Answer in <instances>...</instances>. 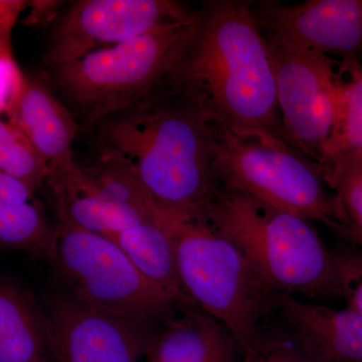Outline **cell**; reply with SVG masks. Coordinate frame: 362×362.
Listing matches in <instances>:
<instances>
[{
  "mask_svg": "<svg viewBox=\"0 0 362 362\" xmlns=\"http://www.w3.org/2000/svg\"><path fill=\"white\" fill-rule=\"evenodd\" d=\"M277 311L295 341L315 362H362V316L351 309H334L279 294Z\"/></svg>",
  "mask_w": 362,
  "mask_h": 362,
  "instance_id": "12",
  "label": "cell"
},
{
  "mask_svg": "<svg viewBox=\"0 0 362 362\" xmlns=\"http://www.w3.org/2000/svg\"><path fill=\"white\" fill-rule=\"evenodd\" d=\"M156 214L173 245L185 294L230 331L242 354L263 329L267 317L277 311L278 293L206 218H187L157 206Z\"/></svg>",
  "mask_w": 362,
  "mask_h": 362,
  "instance_id": "5",
  "label": "cell"
},
{
  "mask_svg": "<svg viewBox=\"0 0 362 362\" xmlns=\"http://www.w3.org/2000/svg\"><path fill=\"white\" fill-rule=\"evenodd\" d=\"M44 312L56 362H138L159 332L157 325L95 310L66 292L49 294Z\"/></svg>",
  "mask_w": 362,
  "mask_h": 362,
  "instance_id": "10",
  "label": "cell"
},
{
  "mask_svg": "<svg viewBox=\"0 0 362 362\" xmlns=\"http://www.w3.org/2000/svg\"><path fill=\"white\" fill-rule=\"evenodd\" d=\"M168 78L194 96L211 122L286 141L275 77L251 1L209 0Z\"/></svg>",
  "mask_w": 362,
  "mask_h": 362,
  "instance_id": "1",
  "label": "cell"
},
{
  "mask_svg": "<svg viewBox=\"0 0 362 362\" xmlns=\"http://www.w3.org/2000/svg\"><path fill=\"white\" fill-rule=\"evenodd\" d=\"M195 11L121 44L52 66V82L66 106L94 130L137 106L164 84L194 32Z\"/></svg>",
  "mask_w": 362,
  "mask_h": 362,
  "instance_id": "4",
  "label": "cell"
},
{
  "mask_svg": "<svg viewBox=\"0 0 362 362\" xmlns=\"http://www.w3.org/2000/svg\"><path fill=\"white\" fill-rule=\"evenodd\" d=\"M8 120L23 131L47 160L49 176L77 165L73 150L78 131L77 119L42 81L28 77L20 104Z\"/></svg>",
  "mask_w": 362,
  "mask_h": 362,
  "instance_id": "13",
  "label": "cell"
},
{
  "mask_svg": "<svg viewBox=\"0 0 362 362\" xmlns=\"http://www.w3.org/2000/svg\"><path fill=\"white\" fill-rule=\"evenodd\" d=\"M56 199L58 218L88 232L110 235L152 218L153 211L115 204L63 180H47Z\"/></svg>",
  "mask_w": 362,
  "mask_h": 362,
  "instance_id": "18",
  "label": "cell"
},
{
  "mask_svg": "<svg viewBox=\"0 0 362 362\" xmlns=\"http://www.w3.org/2000/svg\"><path fill=\"white\" fill-rule=\"evenodd\" d=\"M52 264L66 294L122 318L162 326L183 302L144 277L113 240L59 218Z\"/></svg>",
  "mask_w": 362,
  "mask_h": 362,
  "instance_id": "7",
  "label": "cell"
},
{
  "mask_svg": "<svg viewBox=\"0 0 362 362\" xmlns=\"http://www.w3.org/2000/svg\"><path fill=\"white\" fill-rule=\"evenodd\" d=\"M332 257L341 297L349 308L362 316V250L342 249Z\"/></svg>",
  "mask_w": 362,
  "mask_h": 362,
  "instance_id": "22",
  "label": "cell"
},
{
  "mask_svg": "<svg viewBox=\"0 0 362 362\" xmlns=\"http://www.w3.org/2000/svg\"><path fill=\"white\" fill-rule=\"evenodd\" d=\"M159 330L147 362H238L239 345L230 331L194 302Z\"/></svg>",
  "mask_w": 362,
  "mask_h": 362,
  "instance_id": "14",
  "label": "cell"
},
{
  "mask_svg": "<svg viewBox=\"0 0 362 362\" xmlns=\"http://www.w3.org/2000/svg\"><path fill=\"white\" fill-rule=\"evenodd\" d=\"M64 6L63 1H30V13L25 18L28 25H45L56 18L59 9Z\"/></svg>",
  "mask_w": 362,
  "mask_h": 362,
  "instance_id": "26",
  "label": "cell"
},
{
  "mask_svg": "<svg viewBox=\"0 0 362 362\" xmlns=\"http://www.w3.org/2000/svg\"><path fill=\"white\" fill-rule=\"evenodd\" d=\"M0 169L23 182L32 194L49 176L47 160L18 126L0 118Z\"/></svg>",
  "mask_w": 362,
  "mask_h": 362,
  "instance_id": "20",
  "label": "cell"
},
{
  "mask_svg": "<svg viewBox=\"0 0 362 362\" xmlns=\"http://www.w3.org/2000/svg\"><path fill=\"white\" fill-rule=\"evenodd\" d=\"M211 126L218 183L345 235L337 195L318 163L270 136L238 132L220 123Z\"/></svg>",
  "mask_w": 362,
  "mask_h": 362,
  "instance_id": "6",
  "label": "cell"
},
{
  "mask_svg": "<svg viewBox=\"0 0 362 362\" xmlns=\"http://www.w3.org/2000/svg\"><path fill=\"white\" fill-rule=\"evenodd\" d=\"M194 13L173 0H78L59 16L45 62L71 63Z\"/></svg>",
  "mask_w": 362,
  "mask_h": 362,
  "instance_id": "9",
  "label": "cell"
},
{
  "mask_svg": "<svg viewBox=\"0 0 362 362\" xmlns=\"http://www.w3.org/2000/svg\"><path fill=\"white\" fill-rule=\"evenodd\" d=\"M263 35L275 77L286 141L321 165L341 109L339 61L293 51L273 37Z\"/></svg>",
  "mask_w": 362,
  "mask_h": 362,
  "instance_id": "8",
  "label": "cell"
},
{
  "mask_svg": "<svg viewBox=\"0 0 362 362\" xmlns=\"http://www.w3.org/2000/svg\"><path fill=\"white\" fill-rule=\"evenodd\" d=\"M105 237L125 252L144 277L180 301H192L181 285L173 245L156 214L149 220Z\"/></svg>",
  "mask_w": 362,
  "mask_h": 362,
  "instance_id": "17",
  "label": "cell"
},
{
  "mask_svg": "<svg viewBox=\"0 0 362 362\" xmlns=\"http://www.w3.org/2000/svg\"><path fill=\"white\" fill-rule=\"evenodd\" d=\"M204 218L232 240L278 294L316 303L342 298L333 262L310 221L218 182Z\"/></svg>",
  "mask_w": 362,
  "mask_h": 362,
  "instance_id": "3",
  "label": "cell"
},
{
  "mask_svg": "<svg viewBox=\"0 0 362 362\" xmlns=\"http://www.w3.org/2000/svg\"><path fill=\"white\" fill-rule=\"evenodd\" d=\"M262 33L288 49L337 61H362V0L251 1Z\"/></svg>",
  "mask_w": 362,
  "mask_h": 362,
  "instance_id": "11",
  "label": "cell"
},
{
  "mask_svg": "<svg viewBox=\"0 0 362 362\" xmlns=\"http://www.w3.org/2000/svg\"><path fill=\"white\" fill-rule=\"evenodd\" d=\"M26 80L14 57L0 56V116L11 115L20 104Z\"/></svg>",
  "mask_w": 362,
  "mask_h": 362,
  "instance_id": "24",
  "label": "cell"
},
{
  "mask_svg": "<svg viewBox=\"0 0 362 362\" xmlns=\"http://www.w3.org/2000/svg\"><path fill=\"white\" fill-rule=\"evenodd\" d=\"M35 194L0 169V250L25 252L51 263L56 246V226L45 218Z\"/></svg>",
  "mask_w": 362,
  "mask_h": 362,
  "instance_id": "16",
  "label": "cell"
},
{
  "mask_svg": "<svg viewBox=\"0 0 362 362\" xmlns=\"http://www.w3.org/2000/svg\"><path fill=\"white\" fill-rule=\"evenodd\" d=\"M204 107L168 80L148 99L95 128L99 150L134 165L159 209L204 218L216 189V148Z\"/></svg>",
  "mask_w": 362,
  "mask_h": 362,
  "instance_id": "2",
  "label": "cell"
},
{
  "mask_svg": "<svg viewBox=\"0 0 362 362\" xmlns=\"http://www.w3.org/2000/svg\"><path fill=\"white\" fill-rule=\"evenodd\" d=\"M238 362L315 361L307 356L297 343H290L273 335H266L263 328L254 342L242 352V359Z\"/></svg>",
  "mask_w": 362,
  "mask_h": 362,
  "instance_id": "23",
  "label": "cell"
},
{
  "mask_svg": "<svg viewBox=\"0 0 362 362\" xmlns=\"http://www.w3.org/2000/svg\"><path fill=\"white\" fill-rule=\"evenodd\" d=\"M28 6L25 0H0V56L13 57V28Z\"/></svg>",
  "mask_w": 362,
  "mask_h": 362,
  "instance_id": "25",
  "label": "cell"
},
{
  "mask_svg": "<svg viewBox=\"0 0 362 362\" xmlns=\"http://www.w3.org/2000/svg\"><path fill=\"white\" fill-rule=\"evenodd\" d=\"M361 247H362V246H361Z\"/></svg>",
  "mask_w": 362,
  "mask_h": 362,
  "instance_id": "27",
  "label": "cell"
},
{
  "mask_svg": "<svg viewBox=\"0 0 362 362\" xmlns=\"http://www.w3.org/2000/svg\"><path fill=\"white\" fill-rule=\"evenodd\" d=\"M45 312L18 285L0 279V362H52Z\"/></svg>",
  "mask_w": 362,
  "mask_h": 362,
  "instance_id": "15",
  "label": "cell"
},
{
  "mask_svg": "<svg viewBox=\"0 0 362 362\" xmlns=\"http://www.w3.org/2000/svg\"><path fill=\"white\" fill-rule=\"evenodd\" d=\"M339 71L342 78L341 109L323 163L332 157L362 152V61H339Z\"/></svg>",
  "mask_w": 362,
  "mask_h": 362,
  "instance_id": "21",
  "label": "cell"
},
{
  "mask_svg": "<svg viewBox=\"0 0 362 362\" xmlns=\"http://www.w3.org/2000/svg\"><path fill=\"white\" fill-rule=\"evenodd\" d=\"M324 178L344 220V237L362 246V152L332 157L322 165Z\"/></svg>",
  "mask_w": 362,
  "mask_h": 362,
  "instance_id": "19",
  "label": "cell"
}]
</instances>
